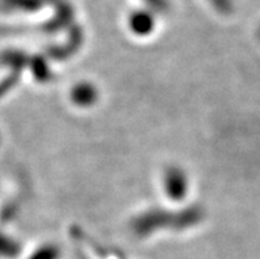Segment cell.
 <instances>
[{"label": "cell", "instance_id": "cell-1", "mask_svg": "<svg viewBox=\"0 0 260 259\" xmlns=\"http://www.w3.org/2000/svg\"><path fill=\"white\" fill-rule=\"evenodd\" d=\"M77 102H82V103H89L94 99V90L89 86H81L76 92V95H74Z\"/></svg>", "mask_w": 260, "mask_h": 259}]
</instances>
